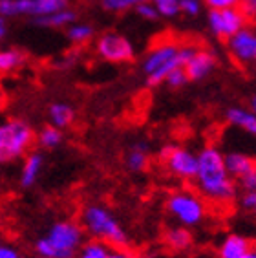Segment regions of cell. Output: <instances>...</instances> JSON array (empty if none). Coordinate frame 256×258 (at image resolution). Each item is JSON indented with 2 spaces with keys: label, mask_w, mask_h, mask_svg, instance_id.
Here are the masks:
<instances>
[{
  "label": "cell",
  "mask_w": 256,
  "mask_h": 258,
  "mask_svg": "<svg viewBox=\"0 0 256 258\" xmlns=\"http://www.w3.org/2000/svg\"><path fill=\"white\" fill-rule=\"evenodd\" d=\"M139 2H143V0H101V6L106 11L121 13V11H126L130 8H136Z\"/></svg>",
  "instance_id": "obj_27"
},
{
  "label": "cell",
  "mask_w": 256,
  "mask_h": 258,
  "mask_svg": "<svg viewBox=\"0 0 256 258\" xmlns=\"http://www.w3.org/2000/svg\"><path fill=\"white\" fill-rule=\"evenodd\" d=\"M240 10L245 15L249 24H256V0H241Z\"/></svg>",
  "instance_id": "obj_33"
},
{
  "label": "cell",
  "mask_w": 256,
  "mask_h": 258,
  "mask_svg": "<svg viewBox=\"0 0 256 258\" xmlns=\"http://www.w3.org/2000/svg\"><path fill=\"white\" fill-rule=\"evenodd\" d=\"M134 10H136V13L145 20H158L159 17H161L152 0H143V2H139Z\"/></svg>",
  "instance_id": "obj_29"
},
{
  "label": "cell",
  "mask_w": 256,
  "mask_h": 258,
  "mask_svg": "<svg viewBox=\"0 0 256 258\" xmlns=\"http://www.w3.org/2000/svg\"><path fill=\"white\" fill-rule=\"evenodd\" d=\"M108 258H136V256L130 254V253H126V251H123V249H115V251L110 253Z\"/></svg>",
  "instance_id": "obj_36"
},
{
  "label": "cell",
  "mask_w": 256,
  "mask_h": 258,
  "mask_svg": "<svg viewBox=\"0 0 256 258\" xmlns=\"http://www.w3.org/2000/svg\"><path fill=\"white\" fill-rule=\"evenodd\" d=\"M192 183L212 204H231L238 200V181L227 170L225 154L214 145H207L198 152V174Z\"/></svg>",
  "instance_id": "obj_1"
},
{
  "label": "cell",
  "mask_w": 256,
  "mask_h": 258,
  "mask_svg": "<svg viewBox=\"0 0 256 258\" xmlns=\"http://www.w3.org/2000/svg\"><path fill=\"white\" fill-rule=\"evenodd\" d=\"M238 205L243 211H256V190H241V194L238 196Z\"/></svg>",
  "instance_id": "obj_30"
},
{
  "label": "cell",
  "mask_w": 256,
  "mask_h": 258,
  "mask_svg": "<svg viewBox=\"0 0 256 258\" xmlns=\"http://www.w3.org/2000/svg\"><path fill=\"white\" fill-rule=\"evenodd\" d=\"M225 119L229 124L243 130L249 136L256 138V114L251 108H241V106H232L225 112Z\"/></svg>",
  "instance_id": "obj_12"
},
{
  "label": "cell",
  "mask_w": 256,
  "mask_h": 258,
  "mask_svg": "<svg viewBox=\"0 0 256 258\" xmlns=\"http://www.w3.org/2000/svg\"><path fill=\"white\" fill-rule=\"evenodd\" d=\"M26 53L19 48H6L0 50V74L15 72L20 66H24Z\"/></svg>",
  "instance_id": "obj_20"
},
{
  "label": "cell",
  "mask_w": 256,
  "mask_h": 258,
  "mask_svg": "<svg viewBox=\"0 0 256 258\" xmlns=\"http://www.w3.org/2000/svg\"><path fill=\"white\" fill-rule=\"evenodd\" d=\"M4 37H6V19L4 17H0V42H2Z\"/></svg>",
  "instance_id": "obj_37"
},
{
  "label": "cell",
  "mask_w": 256,
  "mask_h": 258,
  "mask_svg": "<svg viewBox=\"0 0 256 258\" xmlns=\"http://www.w3.org/2000/svg\"><path fill=\"white\" fill-rule=\"evenodd\" d=\"M249 108H251L252 112H254V114H256V94L252 95L251 99H249Z\"/></svg>",
  "instance_id": "obj_38"
},
{
  "label": "cell",
  "mask_w": 256,
  "mask_h": 258,
  "mask_svg": "<svg viewBox=\"0 0 256 258\" xmlns=\"http://www.w3.org/2000/svg\"><path fill=\"white\" fill-rule=\"evenodd\" d=\"M81 224L94 240H101V242L117 249H123L128 243L124 229L115 220V216L103 205H86L81 214Z\"/></svg>",
  "instance_id": "obj_3"
},
{
  "label": "cell",
  "mask_w": 256,
  "mask_h": 258,
  "mask_svg": "<svg viewBox=\"0 0 256 258\" xmlns=\"http://www.w3.org/2000/svg\"><path fill=\"white\" fill-rule=\"evenodd\" d=\"M254 216H256V211H254Z\"/></svg>",
  "instance_id": "obj_41"
},
{
  "label": "cell",
  "mask_w": 256,
  "mask_h": 258,
  "mask_svg": "<svg viewBox=\"0 0 256 258\" xmlns=\"http://www.w3.org/2000/svg\"><path fill=\"white\" fill-rule=\"evenodd\" d=\"M165 243L174 251H185L192 245V234L185 225L168 227L165 231Z\"/></svg>",
  "instance_id": "obj_17"
},
{
  "label": "cell",
  "mask_w": 256,
  "mask_h": 258,
  "mask_svg": "<svg viewBox=\"0 0 256 258\" xmlns=\"http://www.w3.org/2000/svg\"><path fill=\"white\" fill-rule=\"evenodd\" d=\"M207 26L209 31L216 39L227 42L238 31H241L245 26H249V22H247L245 15L241 13L240 8H232V10H209Z\"/></svg>",
  "instance_id": "obj_9"
},
{
  "label": "cell",
  "mask_w": 256,
  "mask_h": 258,
  "mask_svg": "<svg viewBox=\"0 0 256 258\" xmlns=\"http://www.w3.org/2000/svg\"><path fill=\"white\" fill-rule=\"evenodd\" d=\"M159 161L165 163L167 170L174 178L183 179V181H194L198 174V154L185 147H176V145H165L158 152Z\"/></svg>",
  "instance_id": "obj_7"
},
{
  "label": "cell",
  "mask_w": 256,
  "mask_h": 258,
  "mask_svg": "<svg viewBox=\"0 0 256 258\" xmlns=\"http://www.w3.org/2000/svg\"><path fill=\"white\" fill-rule=\"evenodd\" d=\"M35 141V132L24 119L0 123V163H10L26 156Z\"/></svg>",
  "instance_id": "obj_5"
},
{
  "label": "cell",
  "mask_w": 256,
  "mask_h": 258,
  "mask_svg": "<svg viewBox=\"0 0 256 258\" xmlns=\"http://www.w3.org/2000/svg\"><path fill=\"white\" fill-rule=\"evenodd\" d=\"M95 51L103 60L113 64H124L136 59L132 42L117 31H104L99 35L95 40Z\"/></svg>",
  "instance_id": "obj_8"
},
{
  "label": "cell",
  "mask_w": 256,
  "mask_h": 258,
  "mask_svg": "<svg viewBox=\"0 0 256 258\" xmlns=\"http://www.w3.org/2000/svg\"><path fill=\"white\" fill-rule=\"evenodd\" d=\"M156 8H158L159 15L165 17V19H174L181 13V4L179 0H156L154 2Z\"/></svg>",
  "instance_id": "obj_26"
},
{
  "label": "cell",
  "mask_w": 256,
  "mask_h": 258,
  "mask_svg": "<svg viewBox=\"0 0 256 258\" xmlns=\"http://www.w3.org/2000/svg\"><path fill=\"white\" fill-rule=\"evenodd\" d=\"M179 51H181V44H177L174 40L158 42L147 51L141 62V70L148 86H159L167 81L170 72L181 68L183 62Z\"/></svg>",
  "instance_id": "obj_4"
},
{
  "label": "cell",
  "mask_w": 256,
  "mask_h": 258,
  "mask_svg": "<svg viewBox=\"0 0 256 258\" xmlns=\"http://www.w3.org/2000/svg\"><path fill=\"white\" fill-rule=\"evenodd\" d=\"M0 258H20V256H19V253H17L15 249L6 247V245H0Z\"/></svg>",
  "instance_id": "obj_35"
},
{
  "label": "cell",
  "mask_w": 256,
  "mask_h": 258,
  "mask_svg": "<svg viewBox=\"0 0 256 258\" xmlns=\"http://www.w3.org/2000/svg\"><path fill=\"white\" fill-rule=\"evenodd\" d=\"M168 213L185 227H196L207 216V204L202 194L194 190H176L167 200Z\"/></svg>",
  "instance_id": "obj_6"
},
{
  "label": "cell",
  "mask_w": 256,
  "mask_h": 258,
  "mask_svg": "<svg viewBox=\"0 0 256 258\" xmlns=\"http://www.w3.org/2000/svg\"><path fill=\"white\" fill-rule=\"evenodd\" d=\"M225 167L232 178L240 179L241 176H245L247 172L254 169L256 159L243 152H238V150H231V152H225Z\"/></svg>",
  "instance_id": "obj_14"
},
{
  "label": "cell",
  "mask_w": 256,
  "mask_h": 258,
  "mask_svg": "<svg viewBox=\"0 0 256 258\" xmlns=\"http://www.w3.org/2000/svg\"><path fill=\"white\" fill-rule=\"evenodd\" d=\"M227 51L234 62L240 66H254L256 64V30L251 24L238 31L232 39L227 40Z\"/></svg>",
  "instance_id": "obj_10"
},
{
  "label": "cell",
  "mask_w": 256,
  "mask_h": 258,
  "mask_svg": "<svg viewBox=\"0 0 256 258\" xmlns=\"http://www.w3.org/2000/svg\"><path fill=\"white\" fill-rule=\"evenodd\" d=\"M77 20V13L74 10H64L59 13H51V15L46 17H37L33 19V24L42 26V28H66V26H72Z\"/></svg>",
  "instance_id": "obj_18"
},
{
  "label": "cell",
  "mask_w": 256,
  "mask_h": 258,
  "mask_svg": "<svg viewBox=\"0 0 256 258\" xmlns=\"http://www.w3.org/2000/svg\"><path fill=\"white\" fill-rule=\"evenodd\" d=\"M84 245V227L77 222H57L35 243L40 258H75Z\"/></svg>",
  "instance_id": "obj_2"
},
{
  "label": "cell",
  "mask_w": 256,
  "mask_h": 258,
  "mask_svg": "<svg viewBox=\"0 0 256 258\" xmlns=\"http://www.w3.org/2000/svg\"><path fill=\"white\" fill-rule=\"evenodd\" d=\"M238 181V187L241 190H256V167L251 170V172H247L245 176H241Z\"/></svg>",
  "instance_id": "obj_34"
},
{
  "label": "cell",
  "mask_w": 256,
  "mask_h": 258,
  "mask_svg": "<svg viewBox=\"0 0 256 258\" xmlns=\"http://www.w3.org/2000/svg\"><path fill=\"white\" fill-rule=\"evenodd\" d=\"M44 165V158L40 152H30L24 158V165H22V174H20V185L24 189L33 187L37 178H39L40 169Z\"/></svg>",
  "instance_id": "obj_16"
},
{
  "label": "cell",
  "mask_w": 256,
  "mask_h": 258,
  "mask_svg": "<svg viewBox=\"0 0 256 258\" xmlns=\"http://www.w3.org/2000/svg\"><path fill=\"white\" fill-rule=\"evenodd\" d=\"M247 258H256V245H252V247H251V251H249Z\"/></svg>",
  "instance_id": "obj_39"
},
{
  "label": "cell",
  "mask_w": 256,
  "mask_h": 258,
  "mask_svg": "<svg viewBox=\"0 0 256 258\" xmlns=\"http://www.w3.org/2000/svg\"><path fill=\"white\" fill-rule=\"evenodd\" d=\"M31 0H0V17H30Z\"/></svg>",
  "instance_id": "obj_22"
},
{
  "label": "cell",
  "mask_w": 256,
  "mask_h": 258,
  "mask_svg": "<svg viewBox=\"0 0 256 258\" xmlns=\"http://www.w3.org/2000/svg\"><path fill=\"white\" fill-rule=\"evenodd\" d=\"M48 115H49V121L53 126L57 128H68L70 124L74 123L75 119V110L70 106V104H64V103H53L49 106L48 110Z\"/></svg>",
  "instance_id": "obj_19"
},
{
  "label": "cell",
  "mask_w": 256,
  "mask_h": 258,
  "mask_svg": "<svg viewBox=\"0 0 256 258\" xmlns=\"http://www.w3.org/2000/svg\"><path fill=\"white\" fill-rule=\"evenodd\" d=\"M126 167L132 172H143L150 161V145L147 141H136L126 152Z\"/></svg>",
  "instance_id": "obj_15"
},
{
  "label": "cell",
  "mask_w": 256,
  "mask_h": 258,
  "mask_svg": "<svg viewBox=\"0 0 256 258\" xmlns=\"http://www.w3.org/2000/svg\"><path fill=\"white\" fill-rule=\"evenodd\" d=\"M216 55L212 53L211 50H205V48H200L196 51V55L188 60L187 64H185V72H187L188 79L192 83H196V81H203L205 77L214 72L216 68Z\"/></svg>",
  "instance_id": "obj_11"
},
{
  "label": "cell",
  "mask_w": 256,
  "mask_h": 258,
  "mask_svg": "<svg viewBox=\"0 0 256 258\" xmlns=\"http://www.w3.org/2000/svg\"><path fill=\"white\" fill-rule=\"evenodd\" d=\"M70 0H31V19L46 17L68 10Z\"/></svg>",
  "instance_id": "obj_21"
},
{
  "label": "cell",
  "mask_w": 256,
  "mask_h": 258,
  "mask_svg": "<svg viewBox=\"0 0 256 258\" xmlns=\"http://www.w3.org/2000/svg\"><path fill=\"white\" fill-rule=\"evenodd\" d=\"M68 39L74 42V44H84V42H90L94 39L95 30L92 24H83V22H74L72 26H68Z\"/></svg>",
  "instance_id": "obj_23"
},
{
  "label": "cell",
  "mask_w": 256,
  "mask_h": 258,
  "mask_svg": "<svg viewBox=\"0 0 256 258\" xmlns=\"http://www.w3.org/2000/svg\"><path fill=\"white\" fill-rule=\"evenodd\" d=\"M4 108V99H2V95H0V110Z\"/></svg>",
  "instance_id": "obj_40"
},
{
  "label": "cell",
  "mask_w": 256,
  "mask_h": 258,
  "mask_svg": "<svg viewBox=\"0 0 256 258\" xmlns=\"http://www.w3.org/2000/svg\"><path fill=\"white\" fill-rule=\"evenodd\" d=\"M37 141H39V145L42 149H57L62 143V130L53 126V124L44 126V128L40 130Z\"/></svg>",
  "instance_id": "obj_25"
},
{
  "label": "cell",
  "mask_w": 256,
  "mask_h": 258,
  "mask_svg": "<svg viewBox=\"0 0 256 258\" xmlns=\"http://www.w3.org/2000/svg\"><path fill=\"white\" fill-rule=\"evenodd\" d=\"M188 75H187V72H185V68H176L174 72H170L168 74V77H167V81H165V85L168 86V88H172V90H179V88H183V86L187 85L188 83Z\"/></svg>",
  "instance_id": "obj_28"
},
{
  "label": "cell",
  "mask_w": 256,
  "mask_h": 258,
  "mask_svg": "<svg viewBox=\"0 0 256 258\" xmlns=\"http://www.w3.org/2000/svg\"><path fill=\"white\" fill-rule=\"evenodd\" d=\"M241 0H203V6H207L209 10H232L240 8Z\"/></svg>",
  "instance_id": "obj_32"
},
{
  "label": "cell",
  "mask_w": 256,
  "mask_h": 258,
  "mask_svg": "<svg viewBox=\"0 0 256 258\" xmlns=\"http://www.w3.org/2000/svg\"><path fill=\"white\" fill-rule=\"evenodd\" d=\"M110 253H112V251L108 249V243L92 238L90 242H86L83 247H81L79 256L77 258H108Z\"/></svg>",
  "instance_id": "obj_24"
},
{
  "label": "cell",
  "mask_w": 256,
  "mask_h": 258,
  "mask_svg": "<svg viewBox=\"0 0 256 258\" xmlns=\"http://www.w3.org/2000/svg\"><path fill=\"white\" fill-rule=\"evenodd\" d=\"M181 4V13L187 17H198L202 13L203 0H179Z\"/></svg>",
  "instance_id": "obj_31"
},
{
  "label": "cell",
  "mask_w": 256,
  "mask_h": 258,
  "mask_svg": "<svg viewBox=\"0 0 256 258\" xmlns=\"http://www.w3.org/2000/svg\"><path fill=\"white\" fill-rule=\"evenodd\" d=\"M251 247L252 243L247 238H243L240 234H229L218 249V254H220V258H247Z\"/></svg>",
  "instance_id": "obj_13"
}]
</instances>
